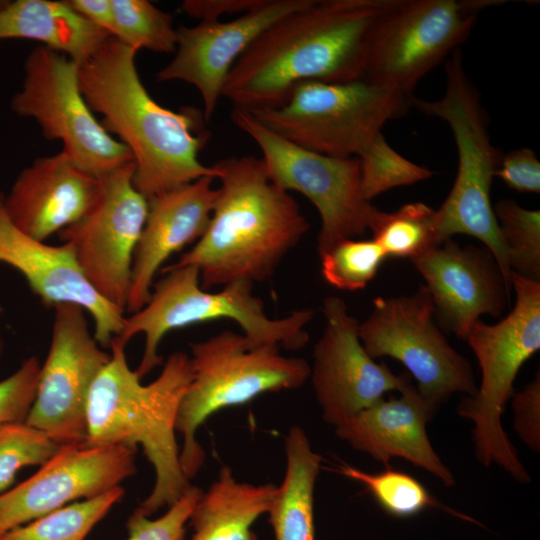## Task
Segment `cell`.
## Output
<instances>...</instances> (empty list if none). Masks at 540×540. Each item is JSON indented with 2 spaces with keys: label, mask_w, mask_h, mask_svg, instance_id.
I'll return each mask as SVG.
<instances>
[{
  "label": "cell",
  "mask_w": 540,
  "mask_h": 540,
  "mask_svg": "<svg viewBox=\"0 0 540 540\" xmlns=\"http://www.w3.org/2000/svg\"><path fill=\"white\" fill-rule=\"evenodd\" d=\"M40 368L38 358L31 356L0 381V424L26 420L35 398Z\"/></svg>",
  "instance_id": "36"
},
{
  "label": "cell",
  "mask_w": 540,
  "mask_h": 540,
  "mask_svg": "<svg viewBox=\"0 0 540 540\" xmlns=\"http://www.w3.org/2000/svg\"><path fill=\"white\" fill-rule=\"evenodd\" d=\"M109 37L108 32L87 21L66 1L16 0L0 5V41L35 40L78 65Z\"/></svg>",
  "instance_id": "24"
},
{
  "label": "cell",
  "mask_w": 540,
  "mask_h": 540,
  "mask_svg": "<svg viewBox=\"0 0 540 540\" xmlns=\"http://www.w3.org/2000/svg\"><path fill=\"white\" fill-rule=\"evenodd\" d=\"M100 179L79 167L65 152L42 156L23 169L4 207L13 224L44 242L77 222L92 206Z\"/></svg>",
  "instance_id": "22"
},
{
  "label": "cell",
  "mask_w": 540,
  "mask_h": 540,
  "mask_svg": "<svg viewBox=\"0 0 540 540\" xmlns=\"http://www.w3.org/2000/svg\"><path fill=\"white\" fill-rule=\"evenodd\" d=\"M4 1H0V5L3 3Z\"/></svg>",
  "instance_id": "42"
},
{
  "label": "cell",
  "mask_w": 540,
  "mask_h": 540,
  "mask_svg": "<svg viewBox=\"0 0 540 540\" xmlns=\"http://www.w3.org/2000/svg\"><path fill=\"white\" fill-rule=\"evenodd\" d=\"M325 328L313 349L309 379L323 420L335 427L371 406L390 391H401L408 373L394 374L377 363L359 338V321L343 299L323 301Z\"/></svg>",
  "instance_id": "16"
},
{
  "label": "cell",
  "mask_w": 540,
  "mask_h": 540,
  "mask_svg": "<svg viewBox=\"0 0 540 540\" xmlns=\"http://www.w3.org/2000/svg\"><path fill=\"white\" fill-rule=\"evenodd\" d=\"M134 170L130 162L99 177L92 206L58 233L92 288L123 313L133 256L148 212V200L134 187Z\"/></svg>",
  "instance_id": "14"
},
{
  "label": "cell",
  "mask_w": 540,
  "mask_h": 540,
  "mask_svg": "<svg viewBox=\"0 0 540 540\" xmlns=\"http://www.w3.org/2000/svg\"><path fill=\"white\" fill-rule=\"evenodd\" d=\"M442 327L465 340L482 315L501 316L512 288L490 251L448 239L411 261Z\"/></svg>",
  "instance_id": "19"
},
{
  "label": "cell",
  "mask_w": 540,
  "mask_h": 540,
  "mask_svg": "<svg viewBox=\"0 0 540 540\" xmlns=\"http://www.w3.org/2000/svg\"><path fill=\"white\" fill-rule=\"evenodd\" d=\"M136 452L124 445H61L34 475L0 494V535L120 486L136 473Z\"/></svg>",
  "instance_id": "17"
},
{
  "label": "cell",
  "mask_w": 540,
  "mask_h": 540,
  "mask_svg": "<svg viewBox=\"0 0 540 540\" xmlns=\"http://www.w3.org/2000/svg\"><path fill=\"white\" fill-rule=\"evenodd\" d=\"M503 0H394L375 23L363 78L411 97L417 83L459 48L481 11Z\"/></svg>",
  "instance_id": "11"
},
{
  "label": "cell",
  "mask_w": 540,
  "mask_h": 540,
  "mask_svg": "<svg viewBox=\"0 0 540 540\" xmlns=\"http://www.w3.org/2000/svg\"><path fill=\"white\" fill-rule=\"evenodd\" d=\"M285 472L267 512L275 540H316L314 490L322 457L303 428L292 426L284 438Z\"/></svg>",
  "instance_id": "26"
},
{
  "label": "cell",
  "mask_w": 540,
  "mask_h": 540,
  "mask_svg": "<svg viewBox=\"0 0 540 540\" xmlns=\"http://www.w3.org/2000/svg\"><path fill=\"white\" fill-rule=\"evenodd\" d=\"M213 166L220 186L208 227L172 265L197 268L205 290L266 281L310 225L289 192L269 179L261 158L230 157Z\"/></svg>",
  "instance_id": "3"
},
{
  "label": "cell",
  "mask_w": 540,
  "mask_h": 540,
  "mask_svg": "<svg viewBox=\"0 0 540 540\" xmlns=\"http://www.w3.org/2000/svg\"><path fill=\"white\" fill-rule=\"evenodd\" d=\"M358 332L373 359L399 361L416 380L418 391L438 407L454 394L475 395L478 386L472 367L436 324L425 286L408 296L375 298Z\"/></svg>",
  "instance_id": "13"
},
{
  "label": "cell",
  "mask_w": 540,
  "mask_h": 540,
  "mask_svg": "<svg viewBox=\"0 0 540 540\" xmlns=\"http://www.w3.org/2000/svg\"><path fill=\"white\" fill-rule=\"evenodd\" d=\"M394 0H310L265 29L232 67L222 91L233 108L281 106L305 81L363 78L372 29Z\"/></svg>",
  "instance_id": "1"
},
{
  "label": "cell",
  "mask_w": 540,
  "mask_h": 540,
  "mask_svg": "<svg viewBox=\"0 0 540 540\" xmlns=\"http://www.w3.org/2000/svg\"><path fill=\"white\" fill-rule=\"evenodd\" d=\"M276 488L240 482L229 466H222L192 511L190 540H258L252 526L267 514Z\"/></svg>",
  "instance_id": "25"
},
{
  "label": "cell",
  "mask_w": 540,
  "mask_h": 540,
  "mask_svg": "<svg viewBox=\"0 0 540 540\" xmlns=\"http://www.w3.org/2000/svg\"><path fill=\"white\" fill-rule=\"evenodd\" d=\"M215 178L201 177L148 199V212L132 261L126 311L148 302L161 266L205 233L214 208Z\"/></svg>",
  "instance_id": "23"
},
{
  "label": "cell",
  "mask_w": 540,
  "mask_h": 540,
  "mask_svg": "<svg viewBox=\"0 0 540 540\" xmlns=\"http://www.w3.org/2000/svg\"><path fill=\"white\" fill-rule=\"evenodd\" d=\"M309 2L264 0L257 8L228 22L203 20L192 27L180 26L175 56L157 73V80H180L193 85L202 98L204 119L209 120L232 67L245 50L275 21Z\"/></svg>",
  "instance_id": "18"
},
{
  "label": "cell",
  "mask_w": 540,
  "mask_h": 540,
  "mask_svg": "<svg viewBox=\"0 0 540 540\" xmlns=\"http://www.w3.org/2000/svg\"><path fill=\"white\" fill-rule=\"evenodd\" d=\"M445 74L442 97L432 101L411 98L419 111L448 124L457 147V175L435 213L437 234L441 242L455 234L481 241L512 288L508 254L490 200L492 180L502 155L491 142L486 113L465 71L460 48L451 53Z\"/></svg>",
  "instance_id": "6"
},
{
  "label": "cell",
  "mask_w": 540,
  "mask_h": 540,
  "mask_svg": "<svg viewBox=\"0 0 540 540\" xmlns=\"http://www.w3.org/2000/svg\"><path fill=\"white\" fill-rule=\"evenodd\" d=\"M78 68L66 55L38 45L25 60L11 109L34 119L47 140H60L63 152L99 178L134 161L130 150L94 117L79 86Z\"/></svg>",
  "instance_id": "12"
},
{
  "label": "cell",
  "mask_w": 540,
  "mask_h": 540,
  "mask_svg": "<svg viewBox=\"0 0 540 540\" xmlns=\"http://www.w3.org/2000/svg\"><path fill=\"white\" fill-rule=\"evenodd\" d=\"M335 471L361 483L377 504L391 516L407 518L435 507L473 521L441 504L420 481L405 472L387 468L381 472L367 473L347 464H341Z\"/></svg>",
  "instance_id": "29"
},
{
  "label": "cell",
  "mask_w": 540,
  "mask_h": 540,
  "mask_svg": "<svg viewBox=\"0 0 540 540\" xmlns=\"http://www.w3.org/2000/svg\"><path fill=\"white\" fill-rule=\"evenodd\" d=\"M162 272L146 305L125 318L121 333L115 336L125 344L137 334L145 336L142 359L135 370L141 379L163 364L159 345L168 332L201 322L235 321L250 347L271 345L294 351L309 340L305 326L314 317L312 309L270 318L263 300L253 294L252 282L234 281L209 292L201 287L199 271L193 266L170 265Z\"/></svg>",
  "instance_id": "5"
},
{
  "label": "cell",
  "mask_w": 540,
  "mask_h": 540,
  "mask_svg": "<svg viewBox=\"0 0 540 540\" xmlns=\"http://www.w3.org/2000/svg\"><path fill=\"white\" fill-rule=\"evenodd\" d=\"M136 53L111 36L78 68L87 105L132 154L134 187L148 200L201 177L216 179L214 166L199 160L207 141L203 112L159 105L140 80Z\"/></svg>",
  "instance_id": "2"
},
{
  "label": "cell",
  "mask_w": 540,
  "mask_h": 540,
  "mask_svg": "<svg viewBox=\"0 0 540 540\" xmlns=\"http://www.w3.org/2000/svg\"><path fill=\"white\" fill-rule=\"evenodd\" d=\"M54 309L48 355L25 421L61 445L84 443L90 391L111 353L91 335L81 306L61 303Z\"/></svg>",
  "instance_id": "15"
},
{
  "label": "cell",
  "mask_w": 540,
  "mask_h": 540,
  "mask_svg": "<svg viewBox=\"0 0 540 540\" xmlns=\"http://www.w3.org/2000/svg\"><path fill=\"white\" fill-rule=\"evenodd\" d=\"M2 351H3V346H2V343H0V357H1Z\"/></svg>",
  "instance_id": "41"
},
{
  "label": "cell",
  "mask_w": 540,
  "mask_h": 540,
  "mask_svg": "<svg viewBox=\"0 0 540 540\" xmlns=\"http://www.w3.org/2000/svg\"><path fill=\"white\" fill-rule=\"evenodd\" d=\"M518 192H540V162L530 148H519L501 157L495 177Z\"/></svg>",
  "instance_id": "38"
},
{
  "label": "cell",
  "mask_w": 540,
  "mask_h": 540,
  "mask_svg": "<svg viewBox=\"0 0 540 540\" xmlns=\"http://www.w3.org/2000/svg\"><path fill=\"white\" fill-rule=\"evenodd\" d=\"M202 492L199 487L190 485L181 497L156 519L133 512L127 522V540H184L186 524Z\"/></svg>",
  "instance_id": "35"
},
{
  "label": "cell",
  "mask_w": 540,
  "mask_h": 540,
  "mask_svg": "<svg viewBox=\"0 0 540 540\" xmlns=\"http://www.w3.org/2000/svg\"><path fill=\"white\" fill-rule=\"evenodd\" d=\"M436 210L422 202L407 203L393 212L378 210L370 231L386 257L411 261L442 243L436 230Z\"/></svg>",
  "instance_id": "27"
},
{
  "label": "cell",
  "mask_w": 540,
  "mask_h": 540,
  "mask_svg": "<svg viewBox=\"0 0 540 540\" xmlns=\"http://www.w3.org/2000/svg\"><path fill=\"white\" fill-rule=\"evenodd\" d=\"M493 211L511 272L540 281V211L511 199L500 200Z\"/></svg>",
  "instance_id": "31"
},
{
  "label": "cell",
  "mask_w": 540,
  "mask_h": 540,
  "mask_svg": "<svg viewBox=\"0 0 540 540\" xmlns=\"http://www.w3.org/2000/svg\"><path fill=\"white\" fill-rule=\"evenodd\" d=\"M264 0H186L181 9L189 16L203 20H219L225 14H245Z\"/></svg>",
  "instance_id": "39"
},
{
  "label": "cell",
  "mask_w": 540,
  "mask_h": 540,
  "mask_svg": "<svg viewBox=\"0 0 540 540\" xmlns=\"http://www.w3.org/2000/svg\"><path fill=\"white\" fill-rule=\"evenodd\" d=\"M123 495L124 489L117 486L11 529L0 535V540H84Z\"/></svg>",
  "instance_id": "28"
},
{
  "label": "cell",
  "mask_w": 540,
  "mask_h": 540,
  "mask_svg": "<svg viewBox=\"0 0 540 540\" xmlns=\"http://www.w3.org/2000/svg\"><path fill=\"white\" fill-rule=\"evenodd\" d=\"M364 197L371 201L390 189L429 179L433 172L400 155L379 133L357 157Z\"/></svg>",
  "instance_id": "32"
},
{
  "label": "cell",
  "mask_w": 540,
  "mask_h": 540,
  "mask_svg": "<svg viewBox=\"0 0 540 540\" xmlns=\"http://www.w3.org/2000/svg\"><path fill=\"white\" fill-rule=\"evenodd\" d=\"M411 98L365 78L305 81L294 87L281 106L248 112L304 149L335 157H358L385 123L411 104Z\"/></svg>",
  "instance_id": "9"
},
{
  "label": "cell",
  "mask_w": 540,
  "mask_h": 540,
  "mask_svg": "<svg viewBox=\"0 0 540 540\" xmlns=\"http://www.w3.org/2000/svg\"><path fill=\"white\" fill-rule=\"evenodd\" d=\"M189 358L191 380L179 406L176 432L183 438L180 460L190 481L206 457L196 432L211 415L265 393L300 388L309 379L310 365L283 355L278 346L250 347L243 334L230 330L191 344Z\"/></svg>",
  "instance_id": "8"
},
{
  "label": "cell",
  "mask_w": 540,
  "mask_h": 540,
  "mask_svg": "<svg viewBox=\"0 0 540 540\" xmlns=\"http://www.w3.org/2000/svg\"><path fill=\"white\" fill-rule=\"evenodd\" d=\"M386 258L372 238L347 239L320 257L321 274L328 284L339 290L356 291L367 286Z\"/></svg>",
  "instance_id": "33"
},
{
  "label": "cell",
  "mask_w": 540,
  "mask_h": 540,
  "mask_svg": "<svg viewBox=\"0 0 540 540\" xmlns=\"http://www.w3.org/2000/svg\"><path fill=\"white\" fill-rule=\"evenodd\" d=\"M511 285L516 296L513 309L495 324L479 320L465 339L477 359L481 381L475 395L464 396L457 411L473 423L477 461L484 467L497 465L526 484L531 477L501 417L520 368L540 349V281L511 272Z\"/></svg>",
  "instance_id": "7"
},
{
  "label": "cell",
  "mask_w": 540,
  "mask_h": 540,
  "mask_svg": "<svg viewBox=\"0 0 540 540\" xmlns=\"http://www.w3.org/2000/svg\"><path fill=\"white\" fill-rule=\"evenodd\" d=\"M513 427L521 441L535 453L540 451V373L511 396Z\"/></svg>",
  "instance_id": "37"
},
{
  "label": "cell",
  "mask_w": 540,
  "mask_h": 540,
  "mask_svg": "<svg viewBox=\"0 0 540 540\" xmlns=\"http://www.w3.org/2000/svg\"><path fill=\"white\" fill-rule=\"evenodd\" d=\"M125 347L119 338L112 339L111 358L92 385L85 443L142 447L155 482L134 513L149 517L171 506L191 485L176 439L179 406L191 380L190 358L184 352L172 353L158 377L143 384L128 365Z\"/></svg>",
  "instance_id": "4"
},
{
  "label": "cell",
  "mask_w": 540,
  "mask_h": 540,
  "mask_svg": "<svg viewBox=\"0 0 540 540\" xmlns=\"http://www.w3.org/2000/svg\"><path fill=\"white\" fill-rule=\"evenodd\" d=\"M411 380H407L399 397H383L335 427V434L354 450L386 466L391 459L402 458L452 487L455 477L427 435V424L438 406L425 398Z\"/></svg>",
  "instance_id": "21"
},
{
  "label": "cell",
  "mask_w": 540,
  "mask_h": 540,
  "mask_svg": "<svg viewBox=\"0 0 540 540\" xmlns=\"http://www.w3.org/2000/svg\"><path fill=\"white\" fill-rule=\"evenodd\" d=\"M114 14L112 37L135 49L172 53L177 47V29L171 14L146 0H111Z\"/></svg>",
  "instance_id": "30"
},
{
  "label": "cell",
  "mask_w": 540,
  "mask_h": 540,
  "mask_svg": "<svg viewBox=\"0 0 540 540\" xmlns=\"http://www.w3.org/2000/svg\"><path fill=\"white\" fill-rule=\"evenodd\" d=\"M67 4L87 21L108 32L114 30V14L111 0H69Z\"/></svg>",
  "instance_id": "40"
},
{
  "label": "cell",
  "mask_w": 540,
  "mask_h": 540,
  "mask_svg": "<svg viewBox=\"0 0 540 540\" xmlns=\"http://www.w3.org/2000/svg\"><path fill=\"white\" fill-rule=\"evenodd\" d=\"M60 447L26 421L0 424V494L8 490L22 468L42 466Z\"/></svg>",
  "instance_id": "34"
},
{
  "label": "cell",
  "mask_w": 540,
  "mask_h": 540,
  "mask_svg": "<svg viewBox=\"0 0 540 540\" xmlns=\"http://www.w3.org/2000/svg\"><path fill=\"white\" fill-rule=\"evenodd\" d=\"M0 263L16 269L46 306H81L94 320V338L104 348L119 335L125 316L102 298L82 274L70 247L38 241L17 228L4 207L0 192Z\"/></svg>",
  "instance_id": "20"
},
{
  "label": "cell",
  "mask_w": 540,
  "mask_h": 540,
  "mask_svg": "<svg viewBox=\"0 0 540 540\" xmlns=\"http://www.w3.org/2000/svg\"><path fill=\"white\" fill-rule=\"evenodd\" d=\"M230 116L258 145L269 179L287 192L301 193L317 209L321 219L319 257L339 242L357 239L370 230L379 209L363 195L357 157H335L304 149L243 109L233 108Z\"/></svg>",
  "instance_id": "10"
}]
</instances>
